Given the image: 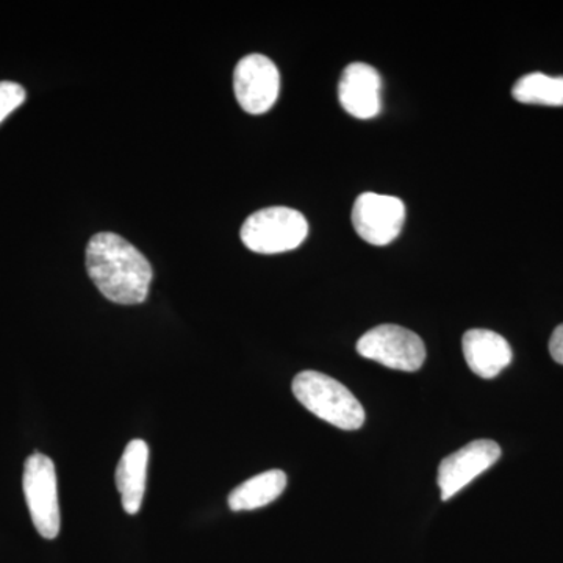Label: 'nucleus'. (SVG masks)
<instances>
[{"mask_svg": "<svg viewBox=\"0 0 563 563\" xmlns=\"http://www.w3.org/2000/svg\"><path fill=\"white\" fill-rule=\"evenodd\" d=\"M88 276L109 301L143 303L150 295L152 266L143 252L117 233H96L85 252Z\"/></svg>", "mask_w": 563, "mask_h": 563, "instance_id": "f257e3e1", "label": "nucleus"}, {"mask_svg": "<svg viewBox=\"0 0 563 563\" xmlns=\"http://www.w3.org/2000/svg\"><path fill=\"white\" fill-rule=\"evenodd\" d=\"M287 488V474L282 470H269L251 477L229 495V507L233 512L255 510L268 506Z\"/></svg>", "mask_w": 563, "mask_h": 563, "instance_id": "f8f14e48", "label": "nucleus"}, {"mask_svg": "<svg viewBox=\"0 0 563 563\" xmlns=\"http://www.w3.org/2000/svg\"><path fill=\"white\" fill-rule=\"evenodd\" d=\"M406 220V207L395 196L362 192L352 209V225L366 243L385 246L398 239Z\"/></svg>", "mask_w": 563, "mask_h": 563, "instance_id": "423d86ee", "label": "nucleus"}, {"mask_svg": "<svg viewBox=\"0 0 563 563\" xmlns=\"http://www.w3.org/2000/svg\"><path fill=\"white\" fill-rule=\"evenodd\" d=\"M25 503L33 526L44 539L52 540L60 532L62 517L58 504L57 473L47 455L35 453L27 459L22 477Z\"/></svg>", "mask_w": 563, "mask_h": 563, "instance_id": "20e7f679", "label": "nucleus"}, {"mask_svg": "<svg viewBox=\"0 0 563 563\" xmlns=\"http://www.w3.org/2000/svg\"><path fill=\"white\" fill-rule=\"evenodd\" d=\"M292 395L309 412L322 421L343 429L357 431L365 422V410L342 383L318 372H302L292 379Z\"/></svg>", "mask_w": 563, "mask_h": 563, "instance_id": "f03ea898", "label": "nucleus"}, {"mask_svg": "<svg viewBox=\"0 0 563 563\" xmlns=\"http://www.w3.org/2000/svg\"><path fill=\"white\" fill-rule=\"evenodd\" d=\"M550 354L554 358V362L563 365V324L555 328L553 335L550 340Z\"/></svg>", "mask_w": 563, "mask_h": 563, "instance_id": "2eb2a0df", "label": "nucleus"}, {"mask_svg": "<svg viewBox=\"0 0 563 563\" xmlns=\"http://www.w3.org/2000/svg\"><path fill=\"white\" fill-rule=\"evenodd\" d=\"M24 88L14 81H0V124L25 102Z\"/></svg>", "mask_w": 563, "mask_h": 563, "instance_id": "4468645a", "label": "nucleus"}, {"mask_svg": "<svg viewBox=\"0 0 563 563\" xmlns=\"http://www.w3.org/2000/svg\"><path fill=\"white\" fill-rule=\"evenodd\" d=\"M147 463H150V446L144 440H132L125 446L118 463L114 481L121 495L122 507L129 515L140 512L144 492H146Z\"/></svg>", "mask_w": 563, "mask_h": 563, "instance_id": "9b49d317", "label": "nucleus"}, {"mask_svg": "<svg viewBox=\"0 0 563 563\" xmlns=\"http://www.w3.org/2000/svg\"><path fill=\"white\" fill-rule=\"evenodd\" d=\"M515 101L531 106L563 107V77L532 73L515 84Z\"/></svg>", "mask_w": 563, "mask_h": 563, "instance_id": "ddd939ff", "label": "nucleus"}, {"mask_svg": "<svg viewBox=\"0 0 563 563\" xmlns=\"http://www.w3.org/2000/svg\"><path fill=\"white\" fill-rule=\"evenodd\" d=\"M501 457V448L493 440H476L457 453L448 455L439 466V487L443 501L453 498L472 481L487 472Z\"/></svg>", "mask_w": 563, "mask_h": 563, "instance_id": "6e6552de", "label": "nucleus"}, {"mask_svg": "<svg viewBox=\"0 0 563 563\" xmlns=\"http://www.w3.org/2000/svg\"><path fill=\"white\" fill-rule=\"evenodd\" d=\"M380 90H383V79L373 66L366 63H351L343 70L340 79V103L352 117L369 120L377 117L383 109Z\"/></svg>", "mask_w": 563, "mask_h": 563, "instance_id": "1a4fd4ad", "label": "nucleus"}, {"mask_svg": "<svg viewBox=\"0 0 563 563\" xmlns=\"http://www.w3.org/2000/svg\"><path fill=\"white\" fill-rule=\"evenodd\" d=\"M242 242L257 254H280L301 246L309 235V224L298 210L268 207L252 213L244 221Z\"/></svg>", "mask_w": 563, "mask_h": 563, "instance_id": "7ed1b4c3", "label": "nucleus"}, {"mask_svg": "<svg viewBox=\"0 0 563 563\" xmlns=\"http://www.w3.org/2000/svg\"><path fill=\"white\" fill-rule=\"evenodd\" d=\"M463 355L470 369L483 379H493L512 362V347L499 333L472 329L462 339Z\"/></svg>", "mask_w": 563, "mask_h": 563, "instance_id": "9d476101", "label": "nucleus"}, {"mask_svg": "<svg viewBox=\"0 0 563 563\" xmlns=\"http://www.w3.org/2000/svg\"><path fill=\"white\" fill-rule=\"evenodd\" d=\"M279 69L265 55H246L235 66L233 91L240 107L247 113H266L279 98Z\"/></svg>", "mask_w": 563, "mask_h": 563, "instance_id": "0eeeda50", "label": "nucleus"}, {"mask_svg": "<svg viewBox=\"0 0 563 563\" xmlns=\"http://www.w3.org/2000/svg\"><path fill=\"white\" fill-rule=\"evenodd\" d=\"M357 352L368 361L406 373L418 372L426 361L420 336L395 324L377 325L366 332L357 342Z\"/></svg>", "mask_w": 563, "mask_h": 563, "instance_id": "39448f33", "label": "nucleus"}]
</instances>
